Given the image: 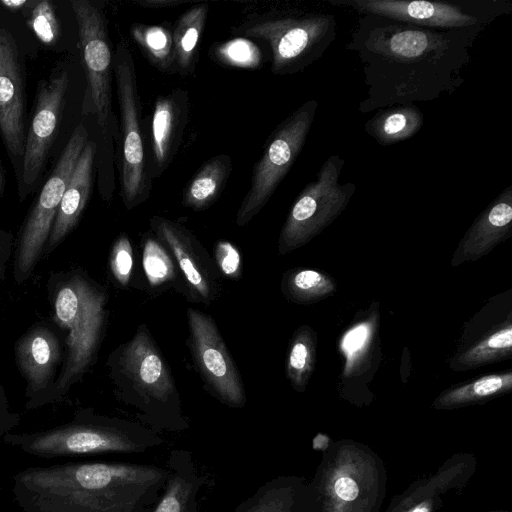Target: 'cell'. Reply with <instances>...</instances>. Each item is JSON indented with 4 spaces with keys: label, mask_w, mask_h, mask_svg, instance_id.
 Masks as SVG:
<instances>
[{
    "label": "cell",
    "mask_w": 512,
    "mask_h": 512,
    "mask_svg": "<svg viewBox=\"0 0 512 512\" xmlns=\"http://www.w3.org/2000/svg\"><path fill=\"white\" fill-rule=\"evenodd\" d=\"M484 27L437 29L359 14L345 48L356 54L366 96L361 113L451 96Z\"/></svg>",
    "instance_id": "6da1fadb"
},
{
    "label": "cell",
    "mask_w": 512,
    "mask_h": 512,
    "mask_svg": "<svg viewBox=\"0 0 512 512\" xmlns=\"http://www.w3.org/2000/svg\"><path fill=\"white\" fill-rule=\"evenodd\" d=\"M168 470L125 462H66L26 468L13 477L22 512H151Z\"/></svg>",
    "instance_id": "7a4b0ae2"
},
{
    "label": "cell",
    "mask_w": 512,
    "mask_h": 512,
    "mask_svg": "<svg viewBox=\"0 0 512 512\" xmlns=\"http://www.w3.org/2000/svg\"><path fill=\"white\" fill-rule=\"evenodd\" d=\"M47 288L56 324L67 329L65 354L52 386L26 402L27 410L62 401L93 365L102 340L108 296L81 269L51 274Z\"/></svg>",
    "instance_id": "3957f363"
},
{
    "label": "cell",
    "mask_w": 512,
    "mask_h": 512,
    "mask_svg": "<svg viewBox=\"0 0 512 512\" xmlns=\"http://www.w3.org/2000/svg\"><path fill=\"white\" fill-rule=\"evenodd\" d=\"M107 366L117 399L150 429L177 432L188 427L174 378L145 324L110 353Z\"/></svg>",
    "instance_id": "277c9868"
},
{
    "label": "cell",
    "mask_w": 512,
    "mask_h": 512,
    "mask_svg": "<svg viewBox=\"0 0 512 512\" xmlns=\"http://www.w3.org/2000/svg\"><path fill=\"white\" fill-rule=\"evenodd\" d=\"M3 443L40 458L77 457L103 453H142L163 439L141 424L94 413L75 412L71 421L29 433H8Z\"/></svg>",
    "instance_id": "5b68a950"
},
{
    "label": "cell",
    "mask_w": 512,
    "mask_h": 512,
    "mask_svg": "<svg viewBox=\"0 0 512 512\" xmlns=\"http://www.w3.org/2000/svg\"><path fill=\"white\" fill-rule=\"evenodd\" d=\"M236 37L258 39L271 51L275 75L299 73L319 60L337 36L334 14L302 9L253 15L232 29Z\"/></svg>",
    "instance_id": "8992f818"
},
{
    "label": "cell",
    "mask_w": 512,
    "mask_h": 512,
    "mask_svg": "<svg viewBox=\"0 0 512 512\" xmlns=\"http://www.w3.org/2000/svg\"><path fill=\"white\" fill-rule=\"evenodd\" d=\"M113 72L120 111L121 196L125 207L133 209L149 198L152 179L143 143L135 62L124 41L117 45Z\"/></svg>",
    "instance_id": "52a82bcc"
},
{
    "label": "cell",
    "mask_w": 512,
    "mask_h": 512,
    "mask_svg": "<svg viewBox=\"0 0 512 512\" xmlns=\"http://www.w3.org/2000/svg\"><path fill=\"white\" fill-rule=\"evenodd\" d=\"M318 102L301 104L268 137L262 156L252 170L250 187L236 214V224L245 226L270 200L301 153L311 130Z\"/></svg>",
    "instance_id": "ba28073f"
},
{
    "label": "cell",
    "mask_w": 512,
    "mask_h": 512,
    "mask_svg": "<svg viewBox=\"0 0 512 512\" xmlns=\"http://www.w3.org/2000/svg\"><path fill=\"white\" fill-rule=\"evenodd\" d=\"M344 163V159L337 154L329 156L320 167L316 179L309 182L297 196L280 232V254L307 244L345 210L356 185L339 182Z\"/></svg>",
    "instance_id": "9c48e42d"
},
{
    "label": "cell",
    "mask_w": 512,
    "mask_h": 512,
    "mask_svg": "<svg viewBox=\"0 0 512 512\" xmlns=\"http://www.w3.org/2000/svg\"><path fill=\"white\" fill-rule=\"evenodd\" d=\"M359 14H372L420 27L460 29L489 26L512 12L510 0H326Z\"/></svg>",
    "instance_id": "30bf717a"
},
{
    "label": "cell",
    "mask_w": 512,
    "mask_h": 512,
    "mask_svg": "<svg viewBox=\"0 0 512 512\" xmlns=\"http://www.w3.org/2000/svg\"><path fill=\"white\" fill-rule=\"evenodd\" d=\"M87 142L88 133L81 123L73 131L23 225L13 259V278L18 285L30 278L44 254L58 207Z\"/></svg>",
    "instance_id": "8fae6325"
},
{
    "label": "cell",
    "mask_w": 512,
    "mask_h": 512,
    "mask_svg": "<svg viewBox=\"0 0 512 512\" xmlns=\"http://www.w3.org/2000/svg\"><path fill=\"white\" fill-rule=\"evenodd\" d=\"M80 37L83 64L87 78L82 113H93L104 134L112 117L111 74L112 53L103 13L87 0H73Z\"/></svg>",
    "instance_id": "7c38bea8"
},
{
    "label": "cell",
    "mask_w": 512,
    "mask_h": 512,
    "mask_svg": "<svg viewBox=\"0 0 512 512\" xmlns=\"http://www.w3.org/2000/svg\"><path fill=\"white\" fill-rule=\"evenodd\" d=\"M189 346L195 367L206 388L224 404L243 407L245 388L214 319L197 309H187Z\"/></svg>",
    "instance_id": "4fadbf2b"
},
{
    "label": "cell",
    "mask_w": 512,
    "mask_h": 512,
    "mask_svg": "<svg viewBox=\"0 0 512 512\" xmlns=\"http://www.w3.org/2000/svg\"><path fill=\"white\" fill-rule=\"evenodd\" d=\"M374 459L362 449L341 447L324 477V512H369L378 490Z\"/></svg>",
    "instance_id": "5bb4252c"
},
{
    "label": "cell",
    "mask_w": 512,
    "mask_h": 512,
    "mask_svg": "<svg viewBox=\"0 0 512 512\" xmlns=\"http://www.w3.org/2000/svg\"><path fill=\"white\" fill-rule=\"evenodd\" d=\"M155 237L169 250L192 293L209 305L221 293L220 273L207 250L180 223L162 216L150 218Z\"/></svg>",
    "instance_id": "9a60e30c"
},
{
    "label": "cell",
    "mask_w": 512,
    "mask_h": 512,
    "mask_svg": "<svg viewBox=\"0 0 512 512\" xmlns=\"http://www.w3.org/2000/svg\"><path fill=\"white\" fill-rule=\"evenodd\" d=\"M15 360L26 381L25 396L31 401L48 390L63 362L61 341L46 323H35L15 342Z\"/></svg>",
    "instance_id": "2e32d148"
},
{
    "label": "cell",
    "mask_w": 512,
    "mask_h": 512,
    "mask_svg": "<svg viewBox=\"0 0 512 512\" xmlns=\"http://www.w3.org/2000/svg\"><path fill=\"white\" fill-rule=\"evenodd\" d=\"M68 87V74L62 71L38 92L35 113L26 136L23 153L24 184H33L45 162L57 131Z\"/></svg>",
    "instance_id": "e0dca14e"
},
{
    "label": "cell",
    "mask_w": 512,
    "mask_h": 512,
    "mask_svg": "<svg viewBox=\"0 0 512 512\" xmlns=\"http://www.w3.org/2000/svg\"><path fill=\"white\" fill-rule=\"evenodd\" d=\"M25 101L16 43L9 31L0 29V133L13 155H22Z\"/></svg>",
    "instance_id": "ac0fdd59"
},
{
    "label": "cell",
    "mask_w": 512,
    "mask_h": 512,
    "mask_svg": "<svg viewBox=\"0 0 512 512\" xmlns=\"http://www.w3.org/2000/svg\"><path fill=\"white\" fill-rule=\"evenodd\" d=\"M189 117V94L174 89L156 99L151 118V179L160 177L170 166L181 145Z\"/></svg>",
    "instance_id": "d6986e66"
},
{
    "label": "cell",
    "mask_w": 512,
    "mask_h": 512,
    "mask_svg": "<svg viewBox=\"0 0 512 512\" xmlns=\"http://www.w3.org/2000/svg\"><path fill=\"white\" fill-rule=\"evenodd\" d=\"M512 232V185H508L475 219L452 258V265L488 254Z\"/></svg>",
    "instance_id": "ffe728a7"
},
{
    "label": "cell",
    "mask_w": 512,
    "mask_h": 512,
    "mask_svg": "<svg viewBox=\"0 0 512 512\" xmlns=\"http://www.w3.org/2000/svg\"><path fill=\"white\" fill-rule=\"evenodd\" d=\"M96 144L88 141L58 207L44 254L52 253L78 223L90 196Z\"/></svg>",
    "instance_id": "44dd1931"
},
{
    "label": "cell",
    "mask_w": 512,
    "mask_h": 512,
    "mask_svg": "<svg viewBox=\"0 0 512 512\" xmlns=\"http://www.w3.org/2000/svg\"><path fill=\"white\" fill-rule=\"evenodd\" d=\"M168 477L151 512H200L198 493L204 484L188 452L173 450L167 466Z\"/></svg>",
    "instance_id": "7402d4cb"
},
{
    "label": "cell",
    "mask_w": 512,
    "mask_h": 512,
    "mask_svg": "<svg viewBox=\"0 0 512 512\" xmlns=\"http://www.w3.org/2000/svg\"><path fill=\"white\" fill-rule=\"evenodd\" d=\"M424 124V114L415 104L379 109L364 124L365 132L379 145L389 146L415 136Z\"/></svg>",
    "instance_id": "603a6c76"
},
{
    "label": "cell",
    "mask_w": 512,
    "mask_h": 512,
    "mask_svg": "<svg viewBox=\"0 0 512 512\" xmlns=\"http://www.w3.org/2000/svg\"><path fill=\"white\" fill-rule=\"evenodd\" d=\"M231 171L232 161L228 155L210 158L186 184L182 205L194 211L209 208L223 192Z\"/></svg>",
    "instance_id": "cb8c5ba5"
},
{
    "label": "cell",
    "mask_w": 512,
    "mask_h": 512,
    "mask_svg": "<svg viewBox=\"0 0 512 512\" xmlns=\"http://www.w3.org/2000/svg\"><path fill=\"white\" fill-rule=\"evenodd\" d=\"M208 10L207 3L192 6L178 18L172 30L177 71L182 76L195 72Z\"/></svg>",
    "instance_id": "d4e9b609"
},
{
    "label": "cell",
    "mask_w": 512,
    "mask_h": 512,
    "mask_svg": "<svg viewBox=\"0 0 512 512\" xmlns=\"http://www.w3.org/2000/svg\"><path fill=\"white\" fill-rule=\"evenodd\" d=\"M129 34L145 58L160 72H178L170 29L162 25L133 23Z\"/></svg>",
    "instance_id": "484cf974"
},
{
    "label": "cell",
    "mask_w": 512,
    "mask_h": 512,
    "mask_svg": "<svg viewBox=\"0 0 512 512\" xmlns=\"http://www.w3.org/2000/svg\"><path fill=\"white\" fill-rule=\"evenodd\" d=\"M335 281L322 272L311 269H291L281 281V291L291 302L310 304L334 293Z\"/></svg>",
    "instance_id": "4316f807"
},
{
    "label": "cell",
    "mask_w": 512,
    "mask_h": 512,
    "mask_svg": "<svg viewBox=\"0 0 512 512\" xmlns=\"http://www.w3.org/2000/svg\"><path fill=\"white\" fill-rule=\"evenodd\" d=\"M316 361V334L303 325L299 327L289 345L286 361V376L292 387L303 392L314 371Z\"/></svg>",
    "instance_id": "83f0119b"
},
{
    "label": "cell",
    "mask_w": 512,
    "mask_h": 512,
    "mask_svg": "<svg viewBox=\"0 0 512 512\" xmlns=\"http://www.w3.org/2000/svg\"><path fill=\"white\" fill-rule=\"evenodd\" d=\"M512 388V373L492 374L444 392L434 402L436 408H453L506 393Z\"/></svg>",
    "instance_id": "f1b7e54d"
},
{
    "label": "cell",
    "mask_w": 512,
    "mask_h": 512,
    "mask_svg": "<svg viewBox=\"0 0 512 512\" xmlns=\"http://www.w3.org/2000/svg\"><path fill=\"white\" fill-rule=\"evenodd\" d=\"M512 354V327L508 324L455 358V370H468L509 358Z\"/></svg>",
    "instance_id": "f546056e"
},
{
    "label": "cell",
    "mask_w": 512,
    "mask_h": 512,
    "mask_svg": "<svg viewBox=\"0 0 512 512\" xmlns=\"http://www.w3.org/2000/svg\"><path fill=\"white\" fill-rule=\"evenodd\" d=\"M296 490L287 480L275 479L239 505L235 512H294Z\"/></svg>",
    "instance_id": "4dcf8cb0"
},
{
    "label": "cell",
    "mask_w": 512,
    "mask_h": 512,
    "mask_svg": "<svg viewBox=\"0 0 512 512\" xmlns=\"http://www.w3.org/2000/svg\"><path fill=\"white\" fill-rule=\"evenodd\" d=\"M142 265L152 287L173 282L177 276V264L169 250L153 235L142 239Z\"/></svg>",
    "instance_id": "1f68e13d"
},
{
    "label": "cell",
    "mask_w": 512,
    "mask_h": 512,
    "mask_svg": "<svg viewBox=\"0 0 512 512\" xmlns=\"http://www.w3.org/2000/svg\"><path fill=\"white\" fill-rule=\"evenodd\" d=\"M209 55L221 66L250 70L259 68L263 59L262 51L256 43L244 37L213 44Z\"/></svg>",
    "instance_id": "d6a6232c"
},
{
    "label": "cell",
    "mask_w": 512,
    "mask_h": 512,
    "mask_svg": "<svg viewBox=\"0 0 512 512\" xmlns=\"http://www.w3.org/2000/svg\"><path fill=\"white\" fill-rule=\"evenodd\" d=\"M133 249L128 236L125 233L113 243L109 266L115 281L122 287L128 286L133 272Z\"/></svg>",
    "instance_id": "836d02e7"
},
{
    "label": "cell",
    "mask_w": 512,
    "mask_h": 512,
    "mask_svg": "<svg viewBox=\"0 0 512 512\" xmlns=\"http://www.w3.org/2000/svg\"><path fill=\"white\" fill-rule=\"evenodd\" d=\"M31 27L36 36L45 44H52L59 35V24L50 1L35 2L31 14Z\"/></svg>",
    "instance_id": "e575fe53"
},
{
    "label": "cell",
    "mask_w": 512,
    "mask_h": 512,
    "mask_svg": "<svg viewBox=\"0 0 512 512\" xmlns=\"http://www.w3.org/2000/svg\"><path fill=\"white\" fill-rule=\"evenodd\" d=\"M214 262L221 276L238 280L242 275V260L238 248L229 241L219 240L214 247Z\"/></svg>",
    "instance_id": "d590c367"
},
{
    "label": "cell",
    "mask_w": 512,
    "mask_h": 512,
    "mask_svg": "<svg viewBox=\"0 0 512 512\" xmlns=\"http://www.w3.org/2000/svg\"><path fill=\"white\" fill-rule=\"evenodd\" d=\"M20 415L11 410L8 396L2 386H0V439L19 424Z\"/></svg>",
    "instance_id": "8d00e7d4"
},
{
    "label": "cell",
    "mask_w": 512,
    "mask_h": 512,
    "mask_svg": "<svg viewBox=\"0 0 512 512\" xmlns=\"http://www.w3.org/2000/svg\"><path fill=\"white\" fill-rule=\"evenodd\" d=\"M12 235L0 230V280H5L6 271L12 253Z\"/></svg>",
    "instance_id": "74e56055"
},
{
    "label": "cell",
    "mask_w": 512,
    "mask_h": 512,
    "mask_svg": "<svg viewBox=\"0 0 512 512\" xmlns=\"http://www.w3.org/2000/svg\"><path fill=\"white\" fill-rule=\"evenodd\" d=\"M135 3L144 8H170L181 5L183 2L177 0H138Z\"/></svg>",
    "instance_id": "f35d334b"
},
{
    "label": "cell",
    "mask_w": 512,
    "mask_h": 512,
    "mask_svg": "<svg viewBox=\"0 0 512 512\" xmlns=\"http://www.w3.org/2000/svg\"><path fill=\"white\" fill-rule=\"evenodd\" d=\"M5 8L16 11L19 10L22 6H25L28 1L27 0H2L0 2Z\"/></svg>",
    "instance_id": "ab89813d"
},
{
    "label": "cell",
    "mask_w": 512,
    "mask_h": 512,
    "mask_svg": "<svg viewBox=\"0 0 512 512\" xmlns=\"http://www.w3.org/2000/svg\"><path fill=\"white\" fill-rule=\"evenodd\" d=\"M431 508L432 502L430 500H425L412 506L406 512H431Z\"/></svg>",
    "instance_id": "60d3db41"
},
{
    "label": "cell",
    "mask_w": 512,
    "mask_h": 512,
    "mask_svg": "<svg viewBox=\"0 0 512 512\" xmlns=\"http://www.w3.org/2000/svg\"><path fill=\"white\" fill-rule=\"evenodd\" d=\"M329 443V438L326 435L318 434L314 439V448L324 450Z\"/></svg>",
    "instance_id": "b9f144b4"
},
{
    "label": "cell",
    "mask_w": 512,
    "mask_h": 512,
    "mask_svg": "<svg viewBox=\"0 0 512 512\" xmlns=\"http://www.w3.org/2000/svg\"><path fill=\"white\" fill-rule=\"evenodd\" d=\"M2 186H3V178H2V174L0 172V192L2 190Z\"/></svg>",
    "instance_id": "7bdbcfd3"
},
{
    "label": "cell",
    "mask_w": 512,
    "mask_h": 512,
    "mask_svg": "<svg viewBox=\"0 0 512 512\" xmlns=\"http://www.w3.org/2000/svg\"><path fill=\"white\" fill-rule=\"evenodd\" d=\"M0 303H1V297H0Z\"/></svg>",
    "instance_id": "ee69618b"
}]
</instances>
